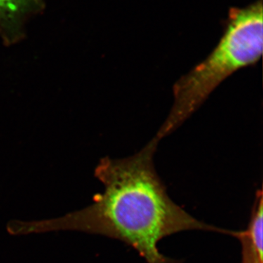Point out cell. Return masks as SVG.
<instances>
[{
  "label": "cell",
  "mask_w": 263,
  "mask_h": 263,
  "mask_svg": "<svg viewBox=\"0 0 263 263\" xmlns=\"http://www.w3.org/2000/svg\"><path fill=\"white\" fill-rule=\"evenodd\" d=\"M158 140H152L127 158L100 161L95 176L103 193L87 207L53 219L13 220L10 234L79 231L119 240L136 250L147 263H181L161 253L162 238L186 230L217 232L237 238L232 231L197 220L173 201L156 172L153 157Z\"/></svg>",
  "instance_id": "obj_1"
},
{
  "label": "cell",
  "mask_w": 263,
  "mask_h": 263,
  "mask_svg": "<svg viewBox=\"0 0 263 263\" xmlns=\"http://www.w3.org/2000/svg\"><path fill=\"white\" fill-rule=\"evenodd\" d=\"M242 248L241 263H263L259 258L257 252L252 247L250 240L245 231H240L238 238Z\"/></svg>",
  "instance_id": "obj_5"
},
{
  "label": "cell",
  "mask_w": 263,
  "mask_h": 263,
  "mask_svg": "<svg viewBox=\"0 0 263 263\" xmlns=\"http://www.w3.org/2000/svg\"><path fill=\"white\" fill-rule=\"evenodd\" d=\"M43 7V0H0V33L5 41H18L23 35L26 19Z\"/></svg>",
  "instance_id": "obj_3"
},
{
  "label": "cell",
  "mask_w": 263,
  "mask_h": 263,
  "mask_svg": "<svg viewBox=\"0 0 263 263\" xmlns=\"http://www.w3.org/2000/svg\"><path fill=\"white\" fill-rule=\"evenodd\" d=\"M262 0L231 8L220 41L209 56L174 87V103L156 139L168 136L206 100L224 79L257 62L262 53Z\"/></svg>",
  "instance_id": "obj_2"
},
{
  "label": "cell",
  "mask_w": 263,
  "mask_h": 263,
  "mask_svg": "<svg viewBox=\"0 0 263 263\" xmlns=\"http://www.w3.org/2000/svg\"><path fill=\"white\" fill-rule=\"evenodd\" d=\"M263 197L262 191H257L254 200L248 228L245 230L252 247L263 262Z\"/></svg>",
  "instance_id": "obj_4"
}]
</instances>
